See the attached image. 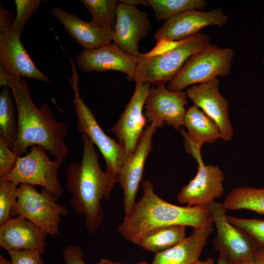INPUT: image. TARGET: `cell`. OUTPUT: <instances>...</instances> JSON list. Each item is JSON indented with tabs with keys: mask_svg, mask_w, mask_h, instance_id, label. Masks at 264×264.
<instances>
[{
	"mask_svg": "<svg viewBox=\"0 0 264 264\" xmlns=\"http://www.w3.org/2000/svg\"><path fill=\"white\" fill-rule=\"evenodd\" d=\"M228 221L249 236L258 246H264V220L226 216Z\"/></svg>",
	"mask_w": 264,
	"mask_h": 264,
	"instance_id": "obj_29",
	"label": "cell"
},
{
	"mask_svg": "<svg viewBox=\"0 0 264 264\" xmlns=\"http://www.w3.org/2000/svg\"><path fill=\"white\" fill-rule=\"evenodd\" d=\"M0 264H12L11 261L0 255Z\"/></svg>",
	"mask_w": 264,
	"mask_h": 264,
	"instance_id": "obj_41",
	"label": "cell"
},
{
	"mask_svg": "<svg viewBox=\"0 0 264 264\" xmlns=\"http://www.w3.org/2000/svg\"><path fill=\"white\" fill-rule=\"evenodd\" d=\"M222 203L227 210L245 209L264 215V186L258 188L235 187L229 192Z\"/></svg>",
	"mask_w": 264,
	"mask_h": 264,
	"instance_id": "obj_24",
	"label": "cell"
},
{
	"mask_svg": "<svg viewBox=\"0 0 264 264\" xmlns=\"http://www.w3.org/2000/svg\"><path fill=\"white\" fill-rule=\"evenodd\" d=\"M151 86L136 83L133 95L117 123L110 128L128 157L134 152L144 131L147 119L143 113Z\"/></svg>",
	"mask_w": 264,
	"mask_h": 264,
	"instance_id": "obj_12",
	"label": "cell"
},
{
	"mask_svg": "<svg viewBox=\"0 0 264 264\" xmlns=\"http://www.w3.org/2000/svg\"><path fill=\"white\" fill-rule=\"evenodd\" d=\"M8 86L2 87L0 92V137L4 138L12 150L17 131L16 103L11 96Z\"/></svg>",
	"mask_w": 264,
	"mask_h": 264,
	"instance_id": "obj_26",
	"label": "cell"
},
{
	"mask_svg": "<svg viewBox=\"0 0 264 264\" xmlns=\"http://www.w3.org/2000/svg\"><path fill=\"white\" fill-rule=\"evenodd\" d=\"M18 157L10 149L6 140L0 137V178L10 172Z\"/></svg>",
	"mask_w": 264,
	"mask_h": 264,
	"instance_id": "obj_31",
	"label": "cell"
},
{
	"mask_svg": "<svg viewBox=\"0 0 264 264\" xmlns=\"http://www.w3.org/2000/svg\"><path fill=\"white\" fill-rule=\"evenodd\" d=\"M63 259L66 264H86L83 260V252L77 245H69L63 252Z\"/></svg>",
	"mask_w": 264,
	"mask_h": 264,
	"instance_id": "obj_33",
	"label": "cell"
},
{
	"mask_svg": "<svg viewBox=\"0 0 264 264\" xmlns=\"http://www.w3.org/2000/svg\"><path fill=\"white\" fill-rule=\"evenodd\" d=\"M263 65H264V58L263 59Z\"/></svg>",
	"mask_w": 264,
	"mask_h": 264,
	"instance_id": "obj_43",
	"label": "cell"
},
{
	"mask_svg": "<svg viewBox=\"0 0 264 264\" xmlns=\"http://www.w3.org/2000/svg\"><path fill=\"white\" fill-rule=\"evenodd\" d=\"M46 150L36 145L23 156H18L9 173L4 178L19 184L39 185L50 191L56 198L62 196L63 189L59 181L58 171L61 163L51 161Z\"/></svg>",
	"mask_w": 264,
	"mask_h": 264,
	"instance_id": "obj_8",
	"label": "cell"
},
{
	"mask_svg": "<svg viewBox=\"0 0 264 264\" xmlns=\"http://www.w3.org/2000/svg\"><path fill=\"white\" fill-rule=\"evenodd\" d=\"M0 86L11 88L18 113L16 138L12 150L20 156L28 147L38 146L62 163L68 154L64 141L68 132L66 125L55 119L47 104L36 107L24 77L10 75L0 67Z\"/></svg>",
	"mask_w": 264,
	"mask_h": 264,
	"instance_id": "obj_1",
	"label": "cell"
},
{
	"mask_svg": "<svg viewBox=\"0 0 264 264\" xmlns=\"http://www.w3.org/2000/svg\"><path fill=\"white\" fill-rule=\"evenodd\" d=\"M187 98L186 92L171 91L165 85L151 86L144 106L147 122L157 128L168 124L175 129L181 130Z\"/></svg>",
	"mask_w": 264,
	"mask_h": 264,
	"instance_id": "obj_10",
	"label": "cell"
},
{
	"mask_svg": "<svg viewBox=\"0 0 264 264\" xmlns=\"http://www.w3.org/2000/svg\"><path fill=\"white\" fill-rule=\"evenodd\" d=\"M255 264H264V246H259L253 257Z\"/></svg>",
	"mask_w": 264,
	"mask_h": 264,
	"instance_id": "obj_35",
	"label": "cell"
},
{
	"mask_svg": "<svg viewBox=\"0 0 264 264\" xmlns=\"http://www.w3.org/2000/svg\"><path fill=\"white\" fill-rule=\"evenodd\" d=\"M234 52L232 48L210 44L191 56L168 83L167 89L182 91L186 88L227 76L231 70Z\"/></svg>",
	"mask_w": 264,
	"mask_h": 264,
	"instance_id": "obj_5",
	"label": "cell"
},
{
	"mask_svg": "<svg viewBox=\"0 0 264 264\" xmlns=\"http://www.w3.org/2000/svg\"><path fill=\"white\" fill-rule=\"evenodd\" d=\"M83 152L80 162H73L66 173L67 189L71 196L69 204L75 212L85 217L86 227L95 234L103 222L104 215L101 200L108 201L114 185L117 183L99 162V154L94 144L82 134Z\"/></svg>",
	"mask_w": 264,
	"mask_h": 264,
	"instance_id": "obj_2",
	"label": "cell"
},
{
	"mask_svg": "<svg viewBox=\"0 0 264 264\" xmlns=\"http://www.w3.org/2000/svg\"><path fill=\"white\" fill-rule=\"evenodd\" d=\"M149 7L154 13L157 21H166L169 18L192 10H202L206 7L204 0H147Z\"/></svg>",
	"mask_w": 264,
	"mask_h": 264,
	"instance_id": "obj_27",
	"label": "cell"
},
{
	"mask_svg": "<svg viewBox=\"0 0 264 264\" xmlns=\"http://www.w3.org/2000/svg\"><path fill=\"white\" fill-rule=\"evenodd\" d=\"M193 264H215V263L213 259L208 258L203 261L198 260Z\"/></svg>",
	"mask_w": 264,
	"mask_h": 264,
	"instance_id": "obj_39",
	"label": "cell"
},
{
	"mask_svg": "<svg viewBox=\"0 0 264 264\" xmlns=\"http://www.w3.org/2000/svg\"><path fill=\"white\" fill-rule=\"evenodd\" d=\"M183 126L187 129V132L181 129L186 151L197 161L202 159L200 149L202 145L212 144L221 137L217 124L195 105L186 110Z\"/></svg>",
	"mask_w": 264,
	"mask_h": 264,
	"instance_id": "obj_20",
	"label": "cell"
},
{
	"mask_svg": "<svg viewBox=\"0 0 264 264\" xmlns=\"http://www.w3.org/2000/svg\"><path fill=\"white\" fill-rule=\"evenodd\" d=\"M196 175L183 186L177 195L178 202L191 206L207 207L224 193L223 171L219 166L197 161Z\"/></svg>",
	"mask_w": 264,
	"mask_h": 264,
	"instance_id": "obj_13",
	"label": "cell"
},
{
	"mask_svg": "<svg viewBox=\"0 0 264 264\" xmlns=\"http://www.w3.org/2000/svg\"><path fill=\"white\" fill-rule=\"evenodd\" d=\"M220 80L216 78L209 82L195 85L186 89V94L195 105L212 119L220 132V138L231 140L233 127L229 116L228 101L220 94Z\"/></svg>",
	"mask_w": 264,
	"mask_h": 264,
	"instance_id": "obj_15",
	"label": "cell"
},
{
	"mask_svg": "<svg viewBox=\"0 0 264 264\" xmlns=\"http://www.w3.org/2000/svg\"><path fill=\"white\" fill-rule=\"evenodd\" d=\"M96 264H123L118 262H114L107 259H102ZM134 264H149L145 261H142Z\"/></svg>",
	"mask_w": 264,
	"mask_h": 264,
	"instance_id": "obj_37",
	"label": "cell"
},
{
	"mask_svg": "<svg viewBox=\"0 0 264 264\" xmlns=\"http://www.w3.org/2000/svg\"><path fill=\"white\" fill-rule=\"evenodd\" d=\"M119 2L133 6L138 5H143L146 7H149L147 0H121Z\"/></svg>",
	"mask_w": 264,
	"mask_h": 264,
	"instance_id": "obj_36",
	"label": "cell"
},
{
	"mask_svg": "<svg viewBox=\"0 0 264 264\" xmlns=\"http://www.w3.org/2000/svg\"><path fill=\"white\" fill-rule=\"evenodd\" d=\"M210 44L207 35L198 33L179 41L175 47L161 54L149 56L140 53L134 81L150 86L165 85L191 56Z\"/></svg>",
	"mask_w": 264,
	"mask_h": 264,
	"instance_id": "obj_4",
	"label": "cell"
},
{
	"mask_svg": "<svg viewBox=\"0 0 264 264\" xmlns=\"http://www.w3.org/2000/svg\"><path fill=\"white\" fill-rule=\"evenodd\" d=\"M19 185L0 178V225L11 218V211L17 201Z\"/></svg>",
	"mask_w": 264,
	"mask_h": 264,
	"instance_id": "obj_28",
	"label": "cell"
},
{
	"mask_svg": "<svg viewBox=\"0 0 264 264\" xmlns=\"http://www.w3.org/2000/svg\"><path fill=\"white\" fill-rule=\"evenodd\" d=\"M186 227L172 225L153 229L143 234L135 244L155 253L164 251L186 238Z\"/></svg>",
	"mask_w": 264,
	"mask_h": 264,
	"instance_id": "obj_23",
	"label": "cell"
},
{
	"mask_svg": "<svg viewBox=\"0 0 264 264\" xmlns=\"http://www.w3.org/2000/svg\"><path fill=\"white\" fill-rule=\"evenodd\" d=\"M214 231L213 223L194 229L187 237L174 246L155 253L152 264H193L198 261Z\"/></svg>",
	"mask_w": 264,
	"mask_h": 264,
	"instance_id": "obj_22",
	"label": "cell"
},
{
	"mask_svg": "<svg viewBox=\"0 0 264 264\" xmlns=\"http://www.w3.org/2000/svg\"><path fill=\"white\" fill-rule=\"evenodd\" d=\"M217 264H230V263L224 255L219 253L217 259Z\"/></svg>",
	"mask_w": 264,
	"mask_h": 264,
	"instance_id": "obj_38",
	"label": "cell"
},
{
	"mask_svg": "<svg viewBox=\"0 0 264 264\" xmlns=\"http://www.w3.org/2000/svg\"><path fill=\"white\" fill-rule=\"evenodd\" d=\"M228 17L220 8L209 11L192 10L177 14L165 21L154 33L157 41L177 42L195 35L203 28L221 27L228 22Z\"/></svg>",
	"mask_w": 264,
	"mask_h": 264,
	"instance_id": "obj_11",
	"label": "cell"
},
{
	"mask_svg": "<svg viewBox=\"0 0 264 264\" xmlns=\"http://www.w3.org/2000/svg\"><path fill=\"white\" fill-rule=\"evenodd\" d=\"M47 235L22 216L11 218L0 225V246L5 250L28 249L43 254Z\"/></svg>",
	"mask_w": 264,
	"mask_h": 264,
	"instance_id": "obj_19",
	"label": "cell"
},
{
	"mask_svg": "<svg viewBox=\"0 0 264 264\" xmlns=\"http://www.w3.org/2000/svg\"><path fill=\"white\" fill-rule=\"evenodd\" d=\"M91 15V22L112 35L114 33L117 20L118 0H82Z\"/></svg>",
	"mask_w": 264,
	"mask_h": 264,
	"instance_id": "obj_25",
	"label": "cell"
},
{
	"mask_svg": "<svg viewBox=\"0 0 264 264\" xmlns=\"http://www.w3.org/2000/svg\"><path fill=\"white\" fill-rule=\"evenodd\" d=\"M263 24H264V31H263V33H264V19H263Z\"/></svg>",
	"mask_w": 264,
	"mask_h": 264,
	"instance_id": "obj_42",
	"label": "cell"
},
{
	"mask_svg": "<svg viewBox=\"0 0 264 264\" xmlns=\"http://www.w3.org/2000/svg\"><path fill=\"white\" fill-rule=\"evenodd\" d=\"M143 195L125 216L118 228L126 240L135 243L148 231L161 226L182 225L198 229L213 223L207 207L180 206L157 196L148 179L142 183Z\"/></svg>",
	"mask_w": 264,
	"mask_h": 264,
	"instance_id": "obj_3",
	"label": "cell"
},
{
	"mask_svg": "<svg viewBox=\"0 0 264 264\" xmlns=\"http://www.w3.org/2000/svg\"><path fill=\"white\" fill-rule=\"evenodd\" d=\"M21 34L11 28L0 32V67L10 75L44 82L49 78L35 65L21 41Z\"/></svg>",
	"mask_w": 264,
	"mask_h": 264,
	"instance_id": "obj_18",
	"label": "cell"
},
{
	"mask_svg": "<svg viewBox=\"0 0 264 264\" xmlns=\"http://www.w3.org/2000/svg\"><path fill=\"white\" fill-rule=\"evenodd\" d=\"M72 75L69 81L74 93L73 103L77 117V129L82 134L87 135L98 148L106 162V171L117 182L118 176L128 155L118 142L103 131L92 111L80 98L79 76L75 66H72Z\"/></svg>",
	"mask_w": 264,
	"mask_h": 264,
	"instance_id": "obj_7",
	"label": "cell"
},
{
	"mask_svg": "<svg viewBox=\"0 0 264 264\" xmlns=\"http://www.w3.org/2000/svg\"><path fill=\"white\" fill-rule=\"evenodd\" d=\"M207 207L216 229L217 235L212 242L215 248L224 255L230 263L253 259L259 246L249 236L228 221L227 210L223 203L214 201Z\"/></svg>",
	"mask_w": 264,
	"mask_h": 264,
	"instance_id": "obj_9",
	"label": "cell"
},
{
	"mask_svg": "<svg viewBox=\"0 0 264 264\" xmlns=\"http://www.w3.org/2000/svg\"><path fill=\"white\" fill-rule=\"evenodd\" d=\"M230 264H255V263L253 259H251L230 263Z\"/></svg>",
	"mask_w": 264,
	"mask_h": 264,
	"instance_id": "obj_40",
	"label": "cell"
},
{
	"mask_svg": "<svg viewBox=\"0 0 264 264\" xmlns=\"http://www.w3.org/2000/svg\"><path fill=\"white\" fill-rule=\"evenodd\" d=\"M41 2V0H16L17 13L12 30L22 34L26 23L38 10Z\"/></svg>",
	"mask_w": 264,
	"mask_h": 264,
	"instance_id": "obj_30",
	"label": "cell"
},
{
	"mask_svg": "<svg viewBox=\"0 0 264 264\" xmlns=\"http://www.w3.org/2000/svg\"><path fill=\"white\" fill-rule=\"evenodd\" d=\"M76 63L85 72L117 71L125 73L128 79L133 81L138 58L126 54L111 43L96 49L84 50L78 55Z\"/></svg>",
	"mask_w": 264,
	"mask_h": 264,
	"instance_id": "obj_17",
	"label": "cell"
},
{
	"mask_svg": "<svg viewBox=\"0 0 264 264\" xmlns=\"http://www.w3.org/2000/svg\"><path fill=\"white\" fill-rule=\"evenodd\" d=\"M56 198L45 188L42 187L39 192L35 186L20 184L16 205L11 215L23 216L47 235L56 238L60 235L61 217L68 214L66 209L56 202Z\"/></svg>",
	"mask_w": 264,
	"mask_h": 264,
	"instance_id": "obj_6",
	"label": "cell"
},
{
	"mask_svg": "<svg viewBox=\"0 0 264 264\" xmlns=\"http://www.w3.org/2000/svg\"><path fill=\"white\" fill-rule=\"evenodd\" d=\"M157 127L150 124L146 127L132 154L124 162L118 176L124 194L123 207L125 214L135 204V198L142 179L146 161L152 149V140Z\"/></svg>",
	"mask_w": 264,
	"mask_h": 264,
	"instance_id": "obj_14",
	"label": "cell"
},
{
	"mask_svg": "<svg viewBox=\"0 0 264 264\" xmlns=\"http://www.w3.org/2000/svg\"><path fill=\"white\" fill-rule=\"evenodd\" d=\"M12 264H44V262L39 252L24 249L8 251Z\"/></svg>",
	"mask_w": 264,
	"mask_h": 264,
	"instance_id": "obj_32",
	"label": "cell"
},
{
	"mask_svg": "<svg viewBox=\"0 0 264 264\" xmlns=\"http://www.w3.org/2000/svg\"><path fill=\"white\" fill-rule=\"evenodd\" d=\"M50 14L62 23L84 50L96 49L112 41V35L91 21H84L58 7L52 8Z\"/></svg>",
	"mask_w": 264,
	"mask_h": 264,
	"instance_id": "obj_21",
	"label": "cell"
},
{
	"mask_svg": "<svg viewBox=\"0 0 264 264\" xmlns=\"http://www.w3.org/2000/svg\"><path fill=\"white\" fill-rule=\"evenodd\" d=\"M11 11H8L2 6L0 8V32L11 29L12 28L14 19Z\"/></svg>",
	"mask_w": 264,
	"mask_h": 264,
	"instance_id": "obj_34",
	"label": "cell"
},
{
	"mask_svg": "<svg viewBox=\"0 0 264 264\" xmlns=\"http://www.w3.org/2000/svg\"><path fill=\"white\" fill-rule=\"evenodd\" d=\"M118 1L112 41L125 53L137 58L140 53L138 51L139 43L152 28L148 15L135 6Z\"/></svg>",
	"mask_w": 264,
	"mask_h": 264,
	"instance_id": "obj_16",
	"label": "cell"
}]
</instances>
